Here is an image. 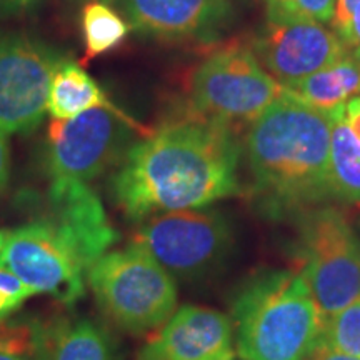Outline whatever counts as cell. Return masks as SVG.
Segmentation results:
<instances>
[{
	"label": "cell",
	"mask_w": 360,
	"mask_h": 360,
	"mask_svg": "<svg viewBox=\"0 0 360 360\" xmlns=\"http://www.w3.org/2000/svg\"><path fill=\"white\" fill-rule=\"evenodd\" d=\"M87 282L102 312L129 334L159 330L177 310L175 278L134 244L103 254Z\"/></svg>",
	"instance_id": "cell-4"
},
{
	"label": "cell",
	"mask_w": 360,
	"mask_h": 360,
	"mask_svg": "<svg viewBox=\"0 0 360 360\" xmlns=\"http://www.w3.org/2000/svg\"><path fill=\"white\" fill-rule=\"evenodd\" d=\"M321 326V312L299 270L260 274L232 300L240 360H305L317 344Z\"/></svg>",
	"instance_id": "cell-3"
},
{
	"label": "cell",
	"mask_w": 360,
	"mask_h": 360,
	"mask_svg": "<svg viewBox=\"0 0 360 360\" xmlns=\"http://www.w3.org/2000/svg\"><path fill=\"white\" fill-rule=\"evenodd\" d=\"M193 115L229 127L252 124L285 94L249 47L229 44L204 58L188 79Z\"/></svg>",
	"instance_id": "cell-6"
},
{
	"label": "cell",
	"mask_w": 360,
	"mask_h": 360,
	"mask_svg": "<svg viewBox=\"0 0 360 360\" xmlns=\"http://www.w3.org/2000/svg\"><path fill=\"white\" fill-rule=\"evenodd\" d=\"M360 0H335L334 13H332V29L339 34V37H344L347 34L350 22H352V15L355 8L359 7Z\"/></svg>",
	"instance_id": "cell-24"
},
{
	"label": "cell",
	"mask_w": 360,
	"mask_h": 360,
	"mask_svg": "<svg viewBox=\"0 0 360 360\" xmlns=\"http://www.w3.org/2000/svg\"><path fill=\"white\" fill-rule=\"evenodd\" d=\"M332 114L285 89L245 137L252 197L269 217L299 215L335 200L330 182Z\"/></svg>",
	"instance_id": "cell-2"
},
{
	"label": "cell",
	"mask_w": 360,
	"mask_h": 360,
	"mask_svg": "<svg viewBox=\"0 0 360 360\" xmlns=\"http://www.w3.org/2000/svg\"><path fill=\"white\" fill-rule=\"evenodd\" d=\"M250 51L283 87L323 70L347 53L339 34L315 20H267L252 40Z\"/></svg>",
	"instance_id": "cell-11"
},
{
	"label": "cell",
	"mask_w": 360,
	"mask_h": 360,
	"mask_svg": "<svg viewBox=\"0 0 360 360\" xmlns=\"http://www.w3.org/2000/svg\"><path fill=\"white\" fill-rule=\"evenodd\" d=\"M32 295L37 294L29 285H25L7 269L0 267V322L11 317Z\"/></svg>",
	"instance_id": "cell-23"
},
{
	"label": "cell",
	"mask_w": 360,
	"mask_h": 360,
	"mask_svg": "<svg viewBox=\"0 0 360 360\" xmlns=\"http://www.w3.org/2000/svg\"><path fill=\"white\" fill-rule=\"evenodd\" d=\"M40 217L51 220L74 242L87 272L117 240L102 202L79 180L52 179L40 202Z\"/></svg>",
	"instance_id": "cell-13"
},
{
	"label": "cell",
	"mask_w": 360,
	"mask_h": 360,
	"mask_svg": "<svg viewBox=\"0 0 360 360\" xmlns=\"http://www.w3.org/2000/svg\"><path fill=\"white\" fill-rule=\"evenodd\" d=\"M130 244L141 247L177 281H192L222 262L233 237L227 219L214 210H175L152 215Z\"/></svg>",
	"instance_id": "cell-7"
},
{
	"label": "cell",
	"mask_w": 360,
	"mask_h": 360,
	"mask_svg": "<svg viewBox=\"0 0 360 360\" xmlns=\"http://www.w3.org/2000/svg\"><path fill=\"white\" fill-rule=\"evenodd\" d=\"M40 0H0V13H19L37 6Z\"/></svg>",
	"instance_id": "cell-28"
},
{
	"label": "cell",
	"mask_w": 360,
	"mask_h": 360,
	"mask_svg": "<svg viewBox=\"0 0 360 360\" xmlns=\"http://www.w3.org/2000/svg\"><path fill=\"white\" fill-rule=\"evenodd\" d=\"M7 232H8V231H2V229H0V250H2V247H4V244H6V238H7Z\"/></svg>",
	"instance_id": "cell-30"
},
{
	"label": "cell",
	"mask_w": 360,
	"mask_h": 360,
	"mask_svg": "<svg viewBox=\"0 0 360 360\" xmlns=\"http://www.w3.org/2000/svg\"><path fill=\"white\" fill-rule=\"evenodd\" d=\"M132 125L115 105L96 107L74 119H53L44 150L45 170L52 179H96L134 146Z\"/></svg>",
	"instance_id": "cell-8"
},
{
	"label": "cell",
	"mask_w": 360,
	"mask_h": 360,
	"mask_svg": "<svg viewBox=\"0 0 360 360\" xmlns=\"http://www.w3.org/2000/svg\"><path fill=\"white\" fill-rule=\"evenodd\" d=\"M11 177V150H8L7 135L0 132V193L6 191Z\"/></svg>",
	"instance_id": "cell-26"
},
{
	"label": "cell",
	"mask_w": 360,
	"mask_h": 360,
	"mask_svg": "<svg viewBox=\"0 0 360 360\" xmlns=\"http://www.w3.org/2000/svg\"><path fill=\"white\" fill-rule=\"evenodd\" d=\"M87 58H94L117 47L129 34V24L103 2H89L82 13Z\"/></svg>",
	"instance_id": "cell-20"
},
{
	"label": "cell",
	"mask_w": 360,
	"mask_h": 360,
	"mask_svg": "<svg viewBox=\"0 0 360 360\" xmlns=\"http://www.w3.org/2000/svg\"><path fill=\"white\" fill-rule=\"evenodd\" d=\"M49 360H117L114 337L102 323L74 319L52 327Z\"/></svg>",
	"instance_id": "cell-18"
},
{
	"label": "cell",
	"mask_w": 360,
	"mask_h": 360,
	"mask_svg": "<svg viewBox=\"0 0 360 360\" xmlns=\"http://www.w3.org/2000/svg\"><path fill=\"white\" fill-rule=\"evenodd\" d=\"M135 32L164 40H212L232 17L231 0H119Z\"/></svg>",
	"instance_id": "cell-14"
},
{
	"label": "cell",
	"mask_w": 360,
	"mask_h": 360,
	"mask_svg": "<svg viewBox=\"0 0 360 360\" xmlns=\"http://www.w3.org/2000/svg\"><path fill=\"white\" fill-rule=\"evenodd\" d=\"M232 321L219 310L186 305L143 345L137 360H233Z\"/></svg>",
	"instance_id": "cell-12"
},
{
	"label": "cell",
	"mask_w": 360,
	"mask_h": 360,
	"mask_svg": "<svg viewBox=\"0 0 360 360\" xmlns=\"http://www.w3.org/2000/svg\"><path fill=\"white\" fill-rule=\"evenodd\" d=\"M285 89L314 109L332 112L360 96V58L347 52L332 65Z\"/></svg>",
	"instance_id": "cell-15"
},
{
	"label": "cell",
	"mask_w": 360,
	"mask_h": 360,
	"mask_svg": "<svg viewBox=\"0 0 360 360\" xmlns=\"http://www.w3.org/2000/svg\"><path fill=\"white\" fill-rule=\"evenodd\" d=\"M330 182L335 200L360 204V141L345 122V103L330 112Z\"/></svg>",
	"instance_id": "cell-16"
},
{
	"label": "cell",
	"mask_w": 360,
	"mask_h": 360,
	"mask_svg": "<svg viewBox=\"0 0 360 360\" xmlns=\"http://www.w3.org/2000/svg\"><path fill=\"white\" fill-rule=\"evenodd\" d=\"M305 360H360L357 357H352V355L342 354L339 350H334L327 345L322 344H315V347L310 350V354L307 355Z\"/></svg>",
	"instance_id": "cell-27"
},
{
	"label": "cell",
	"mask_w": 360,
	"mask_h": 360,
	"mask_svg": "<svg viewBox=\"0 0 360 360\" xmlns=\"http://www.w3.org/2000/svg\"><path fill=\"white\" fill-rule=\"evenodd\" d=\"M238 159L232 127L193 115L134 142L112 179V195L130 220L200 209L240 193Z\"/></svg>",
	"instance_id": "cell-1"
},
{
	"label": "cell",
	"mask_w": 360,
	"mask_h": 360,
	"mask_svg": "<svg viewBox=\"0 0 360 360\" xmlns=\"http://www.w3.org/2000/svg\"><path fill=\"white\" fill-rule=\"evenodd\" d=\"M317 344L360 359V299L322 321Z\"/></svg>",
	"instance_id": "cell-21"
},
{
	"label": "cell",
	"mask_w": 360,
	"mask_h": 360,
	"mask_svg": "<svg viewBox=\"0 0 360 360\" xmlns=\"http://www.w3.org/2000/svg\"><path fill=\"white\" fill-rule=\"evenodd\" d=\"M269 20L330 22L335 0H264Z\"/></svg>",
	"instance_id": "cell-22"
},
{
	"label": "cell",
	"mask_w": 360,
	"mask_h": 360,
	"mask_svg": "<svg viewBox=\"0 0 360 360\" xmlns=\"http://www.w3.org/2000/svg\"><path fill=\"white\" fill-rule=\"evenodd\" d=\"M7 269L35 294L74 304L84 295L87 267L77 247L51 220L39 217L7 232L0 250Z\"/></svg>",
	"instance_id": "cell-9"
},
{
	"label": "cell",
	"mask_w": 360,
	"mask_h": 360,
	"mask_svg": "<svg viewBox=\"0 0 360 360\" xmlns=\"http://www.w3.org/2000/svg\"><path fill=\"white\" fill-rule=\"evenodd\" d=\"M295 255L322 321L360 299V237L330 205L297 215Z\"/></svg>",
	"instance_id": "cell-5"
},
{
	"label": "cell",
	"mask_w": 360,
	"mask_h": 360,
	"mask_svg": "<svg viewBox=\"0 0 360 360\" xmlns=\"http://www.w3.org/2000/svg\"><path fill=\"white\" fill-rule=\"evenodd\" d=\"M345 122L350 127V130L355 134V137L360 141V112L359 110H349L345 109Z\"/></svg>",
	"instance_id": "cell-29"
},
{
	"label": "cell",
	"mask_w": 360,
	"mask_h": 360,
	"mask_svg": "<svg viewBox=\"0 0 360 360\" xmlns=\"http://www.w3.org/2000/svg\"><path fill=\"white\" fill-rule=\"evenodd\" d=\"M107 96L82 67L64 60L49 92V114L57 120L74 119L96 107H110Z\"/></svg>",
	"instance_id": "cell-17"
},
{
	"label": "cell",
	"mask_w": 360,
	"mask_h": 360,
	"mask_svg": "<svg viewBox=\"0 0 360 360\" xmlns=\"http://www.w3.org/2000/svg\"><path fill=\"white\" fill-rule=\"evenodd\" d=\"M51 345L52 327L37 317L0 322V360H49Z\"/></svg>",
	"instance_id": "cell-19"
},
{
	"label": "cell",
	"mask_w": 360,
	"mask_h": 360,
	"mask_svg": "<svg viewBox=\"0 0 360 360\" xmlns=\"http://www.w3.org/2000/svg\"><path fill=\"white\" fill-rule=\"evenodd\" d=\"M102 2H114V0H102Z\"/></svg>",
	"instance_id": "cell-31"
},
{
	"label": "cell",
	"mask_w": 360,
	"mask_h": 360,
	"mask_svg": "<svg viewBox=\"0 0 360 360\" xmlns=\"http://www.w3.org/2000/svg\"><path fill=\"white\" fill-rule=\"evenodd\" d=\"M340 39L342 42H344L345 49H347V52L360 58V4L359 7L355 8L347 34Z\"/></svg>",
	"instance_id": "cell-25"
},
{
	"label": "cell",
	"mask_w": 360,
	"mask_h": 360,
	"mask_svg": "<svg viewBox=\"0 0 360 360\" xmlns=\"http://www.w3.org/2000/svg\"><path fill=\"white\" fill-rule=\"evenodd\" d=\"M64 57L40 40L0 34V132L29 134L49 112V92Z\"/></svg>",
	"instance_id": "cell-10"
}]
</instances>
